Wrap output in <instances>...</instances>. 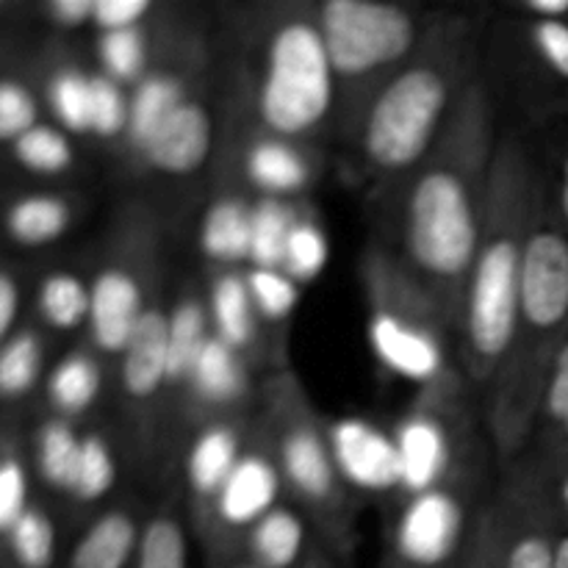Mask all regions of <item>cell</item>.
Instances as JSON below:
<instances>
[{
  "label": "cell",
  "mask_w": 568,
  "mask_h": 568,
  "mask_svg": "<svg viewBox=\"0 0 568 568\" xmlns=\"http://www.w3.org/2000/svg\"><path fill=\"white\" fill-rule=\"evenodd\" d=\"M455 59L427 53L388 78L364 120V153L383 172L422 164L455 111Z\"/></svg>",
  "instance_id": "277c9868"
},
{
  "label": "cell",
  "mask_w": 568,
  "mask_h": 568,
  "mask_svg": "<svg viewBox=\"0 0 568 568\" xmlns=\"http://www.w3.org/2000/svg\"><path fill=\"white\" fill-rule=\"evenodd\" d=\"M31 325L44 336L53 333H75L89 322V281L75 270L53 266L44 270L31 286Z\"/></svg>",
  "instance_id": "44dd1931"
},
{
  "label": "cell",
  "mask_w": 568,
  "mask_h": 568,
  "mask_svg": "<svg viewBox=\"0 0 568 568\" xmlns=\"http://www.w3.org/2000/svg\"><path fill=\"white\" fill-rule=\"evenodd\" d=\"M464 568H466V566H464Z\"/></svg>",
  "instance_id": "11a10c76"
},
{
  "label": "cell",
  "mask_w": 568,
  "mask_h": 568,
  "mask_svg": "<svg viewBox=\"0 0 568 568\" xmlns=\"http://www.w3.org/2000/svg\"><path fill=\"white\" fill-rule=\"evenodd\" d=\"M281 469L272 458L261 453H247L239 458L236 469L214 497V510L225 530H253L281 497Z\"/></svg>",
  "instance_id": "5bb4252c"
},
{
  "label": "cell",
  "mask_w": 568,
  "mask_h": 568,
  "mask_svg": "<svg viewBox=\"0 0 568 568\" xmlns=\"http://www.w3.org/2000/svg\"><path fill=\"white\" fill-rule=\"evenodd\" d=\"M48 372V336L28 322L0 344V430H11V416L42 392Z\"/></svg>",
  "instance_id": "ac0fdd59"
},
{
  "label": "cell",
  "mask_w": 568,
  "mask_h": 568,
  "mask_svg": "<svg viewBox=\"0 0 568 568\" xmlns=\"http://www.w3.org/2000/svg\"><path fill=\"white\" fill-rule=\"evenodd\" d=\"M308 530L303 516L292 508H272L253 530L247 532V560L258 568H305Z\"/></svg>",
  "instance_id": "cb8c5ba5"
},
{
  "label": "cell",
  "mask_w": 568,
  "mask_h": 568,
  "mask_svg": "<svg viewBox=\"0 0 568 568\" xmlns=\"http://www.w3.org/2000/svg\"><path fill=\"white\" fill-rule=\"evenodd\" d=\"M83 433L72 419L48 414L26 442V458L31 466L33 480L53 494L70 497L72 477H75L78 458H81Z\"/></svg>",
  "instance_id": "ffe728a7"
},
{
  "label": "cell",
  "mask_w": 568,
  "mask_h": 568,
  "mask_svg": "<svg viewBox=\"0 0 568 568\" xmlns=\"http://www.w3.org/2000/svg\"><path fill=\"white\" fill-rule=\"evenodd\" d=\"M555 568H568V530H560L555 541Z\"/></svg>",
  "instance_id": "c3c4849f"
},
{
  "label": "cell",
  "mask_w": 568,
  "mask_h": 568,
  "mask_svg": "<svg viewBox=\"0 0 568 568\" xmlns=\"http://www.w3.org/2000/svg\"><path fill=\"white\" fill-rule=\"evenodd\" d=\"M31 61V59H28ZM31 75L42 100L44 116L75 136H89L92 114V72L61 55H42L31 61Z\"/></svg>",
  "instance_id": "2e32d148"
},
{
  "label": "cell",
  "mask_w": 568,
  "mask_h": 568,
  "mask_svg": "<svg viewBox=\"0 0 568 568\" xmlns=\"http://www.w3.org/2000/svg\"><path fill=\"white\" fill-rule=\"evenodd\" d=\"M150 9H153L150 0H94L92 26L100 33L136 28L142 17L150 14Z\"/></svg>",
  "instance_id": "7bdbcfd3"
},
{
  "label": "cell",
  "mask_w": 568,
  "mask_h": 568,
  "mask_svg": "<svg viewBox=\"0 0 568 568\" xmlns=\"http://www.w3.org/2000/svg\"><path fill=\"white\" fill-rule=\"evenodd\" d=\"M336 94V72L320 26L288 20L272 33L258 83V116L277 139L314 133L327 120Z\"/></svg>",
  "instance_id": "5b68a950"
},
{
  "label": "cell",
  "mask_w": 568,
  "mask_h": 568,
  "mask_svg": "<svg viewBox=\"0 0 568 568\" xmlns=\"http://www.w3.org/2000/svg\"><path fill=\"white\" fill-rule=\"evenodd\" d=\"M277 469L288 486L311 505H331L338 497V471L327 433L314 422H292L277 438Z\"/></svg>",
  "instance_id": "7c38bea8"
},
{
  "label": "cell",
  "mask_w": 568,
  "mask_h": 568,
  "mask_svg": "<svg viewBox=\"0 0 568 568\" xmlns=\"http://www.w3.org/2000/svg\"><path fill=\"white\" fill-rule=\"evenodd\" d=\"M541 183L519 144L494 155L480 247L460 305L466 366L475 381L503 372L519 333V292L525 239L536 214Z\"/></svg>",
  "instance_id": "7a4b0ae2"
},
{
  "label": "cell",
  "mask_w": 568,
  "mask_h": 568,
  "mask_svg": "<svg viewBox=\"0 0 568 568\" xmlns=\"http://www.w3.org/2000/svg\"><path fill=\"white\" fill-rule=\"evenodd\" d=\"M244 277H247L255 314L264 316V320L283 322L297 308L300 283L283 270H250Z\"/></svg>",
  "instance_id": "f35d334b"
},
{
  "label": "cell",
  "mask_w": 568,
  "mask_h": 568,
  "mask_svg": "<svg viewBox=\"0 0 568 568\" xmlns=\"http://www.w3.org/2000/svg\"><path fill=\"white\" fill-rule=\"evenodd\" d=\"M33 503V475L26 444L14 430H0V538Z\"/></svg>",
  "instance_id": "e575fe53"
},
{
  "label": "cell",
  "mask_w": 568,
  "mask_h": 568,
  "mask_svg": "<svg viewBox=\"0 0 568 568\" xmlns=\"http://www.w3.org/2000/svg\"><path fill=\"white\" fill-rule=\"evenodd\" d=\"M244 172L250 183L264 192V197H286L308 186L311 170L294 144L277 136H261L250 144L244 155Z\"/></svg>",
  "instance_id": "484cf974"
},
{
  "label": "cell",
  "mask_w": 568,
  "mask_h": 568,
  "mask_svg": "<svg viewBox=\"0 0 568 568\" xmlns=\"http://www.w3.org/2000/svg\"><path fill=\"white\" fill-rule=\"evenodd\" d=\"M297 216L281 197H261L250 205V270H281L286 236Z\"/></svg>",
  "instance_id": "d6a6232c"
},
{
  "label": "cell",
  "mask_w": 568,
  "mask_h": 568,
  "mask_svg": "<svg viewBox=\"0 0 568 568\" xmlns=\"http://www.w3.org/2000/svg\"><path fill=\"white\" fill-rule=\"evenodd\" d=\"M72 166H75V142L48 116L17 136L9 148L0 150V178L26 181L14 186H42L44 181H59L70 175Z\"/></svg>",
  "instance_id": "e0dca14e"
},
{
  "label": "cell",
  "mask_w": 568,
  "mask_h": 568,
  "mask_svg": "<svg viewBox=\"0 0 568 568\" xmlns=\"http://www.w3.org/2000/svg\"><path fill=\"white\" fill-rule=\"evenodd\" d=\"M98 59L103 67V75L111 81L139 83L148 70V39L142 28H122V31L100 33Z\"/></svg>",
  "instance_id": "74e56055"
},
{
  "label": "cell",
  "mask_w": 568,
  "mask_h": 568,
  "mask_svg": "<svg viewBox=\"0 0 568 568\" xmlns=\"http://www.w3.org/2000/svg\"><path fill=\"white\" fill-rule=\"evenodd\" d=\"M116 460L111 447L98 433H83L81 458H78L75 477H72L70 499L78 505H92L103 499L114 488Z\"/></svg>",
  "instance_id": "8d00e7d4"
},
{
  "label": "cell",
  "mask_w": 568,
  "mask_h": 568,
  "mask_svg": "<svg viewBox=\"0 0 568 568\" xmlns=\"http://www.w3.org/2000/svg\"><path fill=\"white\" fill-rule=\"evenodd\" d=\"M20 11V6L9 3V0H0V53H6V50H14V42H11V17Z\"/></svg>",
  "instance_id": "7dc6e473"
},
{
  "label": "cell",
  "mask_w": 568,
  "mask_h": 568,
  "mask_svg": "<svg viewBox=\"0 0 568 568\" xmlns=\"http://www.w3.org/2000/svg\"><path fill=\"white\" fill-rule=\"evenodd\" d=\"M560 527L549 516L547 505L538 503L525 521L510 527L494 549L497 568H555V541Z\"/></svg>",
  "instance_id": "f1b7e54d"
},
{
  "label": "cell",
  "mask_w": 568,
  "mask_h": 568,
  "mask_svg": "<svg viewBox=\"0 0 568 568\" xmlns=\"http://www.w3.org/2000/svg\"><path fill=\"white\" fill-rule=\"evenodd\" d=\"M26 300H31V286L26 283L20 261L0 258V344L28 325L22 320Z\"/></svg>",
  "instance_id": "60d3db41"
},
{
  "label": "cell",
  "mask_w": 568,
  "mask_h": 568,
  "mask_svg": "<svg viewBox=\"0 0 568 568\" xmlns=\"http://www.w3.org/2000/svg\"><path fill=\"white\" fill-rule=\"evenodd\" d=\"M392 436L399 458V488L408 497L442 488L453 460L447 425L427 410H416L394 427Z\"/></svg>",
  "instance_id": "4fadbf2b"
},
{
  "label": "cell",
  "mask_w": 568,
  "mask_h": 568,
  "mask_svg": "<svg viewBox=\"0 0 568 568\" xmlns=\"http://www.w3.org/2000/svg\"><path fill=\"white\" fill-rule=\"evenodd\" d=\"M0 568H3V564H0Z\"/></svg>",
  "instance_id": "db71d44e"
},
{
  "label": "cell",
  "mask_w": 568,
  "mask_h": 568,
  "mask_svg": "<svg viewBox=\"0 0 568 568\" xmlns=\"http://www.w3.org/2000/svg\"><path fill=\"white\" fill-rule=\"evenodd\" d=\"M327 258H331V242L320 222L311 216H297L286 236L281 270L303 286L325 272Z\"/></svg>",
  "instance_id": "d590c367"
},
{
  "label": "cell",
  "mask_w": 568,
  "mask_h": 568,
  "mask_svg": "<svg viewBox=\"0 0 568 568\" xmlns=\"http://www.w3.org/2000/svg\"><path fill=\"white\" fill-rule=\"evenodd\" d=\"M466 568H497V564H494V552H486V558H475L471 564H466Z\"/></svg>",
  "instance_id": "681fc988"
},
{
  "label": "cell",
  "mask_w": 568,
  "mask_h": 568,
  "mask_svg": "<svg viewBox=\"0 0 568 568\" xmlns=\"http://www.w3.org/2000/svg\"><path fill=\"white\" fill-rule=\"evenodd\" d=\"M333 464L338 477L369 494L399 488V458L394 436L361 416H344L327 427Z\"/></svg>",
  "instance_id": "30bf717a"
},
{
  "label": "cell",
  "mask_w": 568,
  "mask_h": 568,
  "mask_svg": "<svg viewBox=\"0 0 568 568\" xmlns=\"http://www.w3.org/2000/svg\"><path fill=\"white\" fill-rule=\"evenodd\" d=\"M186 100L183 83L166 72H150L136 83L131 94V111H128V142L136 150L148 144L155 128Z\"/></svg>",
  "instance_id": "1f68e13d"
},
{
  "label": "cell",
  "mask_w": 568,
  "mask_h": 568,
  "mask_svg": "<svg viewBox=\"0 0 568 568\" xmlns=\"http://www.w3.org/2000/svg\"><path fill=\"white\" fill-rule=\"evenodd\" d=\"M75 205L70 194L50 186L0 189V258L42 253L70 233Z\"/></svg>",
  "instance_id": "9c48e42d"
},
{
  "label": "cell",
  "mask_w": 568,
  "mask_h": 568,
  "mask_svg": "<svg viewBox=\"0 0 568 568\" xmlns=\"http://www.w3.org/2000/svg\"><path fill=\"white\" fill-rule=\"evenodd\" d=\"M568 338V233L552 220V211L538 197L530 231L525 239L519 292V333L503 372V416L499 430L508 442H519L541 408L544 386L555 355Z\"/></svg>",
  "instance_id": "3957f363"
},
{
  "label": "cell",
  "mask_w": 568,
  "mask_h": 568,
  "mask_svg": "<svg viewBox=\"0 0 568 568\" xmlns=\"http://www.w3.org/2000/svg\"><path fill=\"white\" fill-rule=\"evenodd\" d=\"M186 386L194 397L209 405H227L242 399L247 392V372H244L239 349L211 333L189 372Z\"/></svg>",
  "instance_id": "83f0119b"
},
{
  "label": "cell",
  "mask_w": 568,
  "mask_h": 568,
  "mask_svg": "<svg viewBox=\"0 0 568 568\" xmlns=\"http://www.w3.org/2000/svg\"><path fill=\"white\" fill-rule=\"evenodd\" d=\"M555 220L560 222V227L568 233V148L560 159V172H558V200H555Z\"/></svg>",
  "instance_id": "bcb514c9"
},
{
  "label": "cell",
  "mask_w": 568,
  "mask_h": 568,
  "mask_svg": "<svg viewBox=\"0 0 568 568\" xmlns=\"http://www.w3.org/2000/svg\"><path fill=\"white\" fill-rule=\"evenodd\" d=\"M560 444H558V449H564V453H568V416H566V422L564 425H560Z\"/></svg>",
  "instance_id": "f907efd6"
},
{
  "label": "cell",
  "mask_w": 568,
  "mask_h": 568,
  "mask_svg": "<svg viewBox=\"0 0 568 568\" xmlns=\"http://www.w3.org/2000/svg\"><path fill=\"white\" fill-rule=\"evenodd\" d=\"M209 311L197 297H183L170 311V372L166 386H186L200 349L209 342Z\"/></svg>",
  "instance_id": "836d02e7"
},
{
  "label": "cell",
  "mask_w": 568,
  "mask_h": 568,
  "mask_svg": "<svg viewBox=\"0 0 568 568\" xmlns=\"http://www.w3.org/2000/svg\"><path fill=\"white\" fill-rule=\"evenodd\" d=\"M94 0H48L37 9L39 20L59 33L78 31L83 26H92Z\"/></svg>",
  "instance_id": "ee69618b"
},
{
  "label": "cell",
  "mask_w": 568,
  "mask_h": 568,
  "mask_svg": "<svg viewBox=\"0 0 568 568\" xmlns=\"http://www.w3.org/2000/svg\"><path fill=\"white\" fill-rule=\"evenodd\" d=\"M170 372V314L159 305L144 308L131 344L122 353V388L131 399L155 397Z\"/></svg>",
  "instance_id": "d6986e66"
},
{
  "label": "cell",
  "mask_w": 568,
  "mask_h": 568,
  "mask_svg": "<svg viewBox=\"0 0 568 568\" xmlns=\"http://www.w3.org/2000/svg\"><path fill=\"white\" fill-rule=\"evenodd\" d=\"M369 344L392 375L410 383H433L447 369V349L438 333L442 311L410 283L399 266L369 264Z\"/></svg>",
  "instance_id": "8992f818"
},
{
  "label": "cell",
  "mask_w": 568,
  "mask_h": 568,
  "mask_svg": "<svg viewBox=\"0 0 568 568\" xmlns=\"http://www.w3.org/2000/svg\"><path fill=\"white\" fill-rule=\"evenodd\" d=\"M538 414H541L544 419H547V425H552L555 430H560V425H564L568 416V338L552 361V369H549L547 386H544Z\"/></svg>",
  "instance_id": "b9f144b4"
},
{
  "label": "cell",
  "mask_w": 568,
  "mask_h": 568,
  "mask_svg": "<svg viewBox=\"0 0 568 568\" xmlns=\"http://www.w3.org/2000/svg\"><path fill=\"white\" fill-rule=\"evenodd\" d=\"M214 125L209 111L194 100H183L148 139L139 153L153 170L166 175H189L209 159Z\"/></svg>",
  "instance_id": "9a60e30c"
},
{
  "label": "cell",
  "mask_w": 568,
  "mask_h": 568,
  "mask_svg": "<svg viewBox=\"0 0 568 568\" xmlns=\"http://www.w3.org/2000/svg\"><path fill=\"white\" fill-rule=\"evenodd\" d=\"M227 568H258V566H253V564H250V560H244V564H242V560H239V564H231Z\"/></svg>",
  "instance_id": "f5cc1de1"
},
{
  "label": "cell",
  "mask_w": 568,
  "mask_h": 568,
  "mask_svg": "<svg viewBox=\"0 0 568 568\" xmlns=\"http://www.w3.org/2000/svg\"><path fill=\"white\" fill-rule=\"evenodd\" d=\"M547 505L549 516L555 519V525L560 530H568V453L558 449L552 460V469H549V480H547Z\"/></svg>",
  "instance_id": "f6af8a7d"
},
{
  "label": "cell",
  "mask_w": 568,
  "mask_h": 568,
  "mask_svg": "<svg viewBox=\"0 0 568 568\" xmlns=\"http://www.w3.org/2000/svg\"><path fill=\"white\" fill-rule=\"evenodd\" d=\"M0 564L3 568H61L64 564L59 525L39 499L0 538Z\"/></svg>",
  "instance_id": "603a6c76"
},
{
  "label": "cell",
  "mask_w": 568,
  "mask_h": 568,
  "mask_svg": "<svg viewBox=\"0 0 568 568\" xmlns=\"http://www.w3.org/2000/svg\"><path fill=\"white\" fill-rule=\"evenodd\" d=\"M488 133L486 100L471 92L466 103L455 105L405 194L399 270L444 320H460L466 281L480 247L494 166Z\"/></svg>",
  "instance_id": "6da1fadb"
},
{
  "label": "cell",
  "mask_w": 568,
  "mask_h": 568,
  "mask_svg": "<svg viewBox=\"0 0 568 568\" xmlns=\"http://www.w3.org/2000/svg\"><path fill=\"white\" fill-rule=\"evenodd\" d=\"M211 322H214V336L231 344L242 353L255 338V305L250 297L247 277L239 272H220L211 283L209 297Z\"/></svg>",
  "instance_id": "f546056e"
},
{
  "label": "cell",
  "mask_w": 568,
  "mask_h": 568,
  "mask_svg": "<svg viewBox=\"0 0 568 568\" xmlns=\"http://www.w3.org/2000/svg\"><path fill=\"white\" fill-rule=\"evenodd\" d=\"M464 541V505L449 488L408 497L392 538L388 568H455Z\"/></svg>",
  "instance_id": "ba28073f"
},
{
  "label": "cell",
  "mask_w": 568,
  "mask_h": 568,
  "mask_svg": "<svg viewBox=\"0 0 568 568\" xmlns=\"http://www.w3.org/2000/svg\"><path fill=\"white\" fill-rule=\"evenodd\" d=\"M142 286L133 272L103 266L89 281V338L103 355H120L131 344L133 331L144 314Z\"/></svg>",
  "instance_id": "8fae6325"
},
{
  "label": "cell",
  "mask_w": 568,
  "mask_h": 568,
  "mask_svg": "<svg viewBox=\"0 0 568 568\" xmlns=\"http://www.w3.org/2000/svg\"><path fill=\"white\" fill-rule=\"evenodd\" d=\"M239 458H242V444L236 427L216 422L200 430L186 455V477L192 491L214 503L220 488L236 469Z\"/></svg>",
  "instance_id": "4316f807"
},
{
  "label": "cell",
  "mask_w": 568,
  "mask_h": 568,
  "mask_svg": "<svg viewBox=\"0 0 568 568\" xmlns=\"http://www.w3.org/2000/svg\"><path fill=\"white\" fill-rule=\"evenodd\" d=\"M131 100L122 87L103 72H92V114H89V136L116 139L128 131Z\"/></svg>",
  "instance_id": "ab89813d"
},
{
  "label": "cell",
  "mask_w": 568,
  "mask_h": 568,
  "mask_svg": "<svg viewBox=\"0 0 568 568\" xmlns=\"http://www.w3.org/2000/svg\"><path fill=\"white\" fill-rule=\"evenodd\" d=\"M322 39L333 72L361 81L388 70L416 48V20L408 9L377 0H327L320 9Z\"/></svg>",
  "instance_id": "52a82bcc"
},
{
  "label": "cell",
  "mask_w": 568,
  "mask_h": 568,
  "mask_svg": "<svg viewBox=\"0 0 568 568\" xmlns=\"http://www.w3.org/2000/svg\"><path fill=\"white\" fill-rule=\"evenodd\" d=\"M305 568H331V564H327V560H316V558H311V564L305 566Z\"/></svg>",
  "instance_id": "816d5d0a"
},
{
  "label": "cell",
  "mask_w": 568,
  "mask_h": 568,
  "mask_svg": "<svg viewBox=\"0 0 568 568\" xmlns=\"http://www.w3.org/2000/svg\"><path fill=\"white\" fill-rule=\"evenodd\" d=\"M100 388H103V372H100L98 358L87 349H72L44 372V408L48 414L75 422L98 403Z\"/></svg>",
  "instance_id": "7402d4cb"
},
{
  "label": "cell",
  "mask_w": 568,
  "mask_h": 568,
  "mask_svg": "<svg viewBox=\"0 0 568 568\" xmlns=\"http://www.w3.org/2000/svg\"><path fill=\"white\" fill-rule=\"evenodd\" d=\"M200 250L216 264L247 261L250 203L239 197L214 200L200 225Z\"/></svg>",
  "instance_id": "4dcf8cb0"
},
{
  "label": "cell",
  "mask_w": 568,
  "mask_h": 568,
  "mask_svg": "<svg viewBox=\"0 0 568 568\" xmlns=\"http://www.w3.org/2000/svg\"><path fill=\"white\" fill-rule=\"evenodd\" d=\"M44 120L31 61L17 50L0 53V150Z\"/></svg>",
  "instance_id": "d4e9b609"
}]
</instances>
